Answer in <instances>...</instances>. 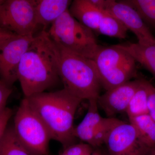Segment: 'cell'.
Instances as JSON below:
<instances>
[{"label": "cell", "mask_w": 155, "mask_h": 155, "mask_svg": "<svg viewBox=\"0 0 155 155\" xmlns=\"http://www.w3.org/2000/svg\"><path fill=\"white\" fill-rule=\"evenodd\" d=\"M60 51L47 31L34 37L19 64L17 72L25 97L43 92L57 84L59 75Z\"/></svg>", "instance_id": "obj_1"}, {"label": "cell", "mask_w": 155, "mask_h": 155, "mask_svg": "<svg viewBox=\"0 0 155 155\" xmlns=\"http://www.w3.org/2000/svg\"><path fill=\"white\" fill-rule=\"evenodd\" d=\"M25 98L47 127L52 139L64 149L74 144V118L83 100L64 88Z\"/></svg>", "instance_id": "obj_2"}, {"label": "cell", "mask_w": 155, "mask_h": 155, "mask_svg": "<svg viewBox=\"0 0 155 155\" xmlns=\"http://www.w3.org/2000/svg\"><path fill=\"white\" fill-rule=\"evenodd\" d=\"M57 46L59 77L64 88L83 101L97 99L102 86L93 60Z\"/></svg>", "instance_id": "obj_3"}, {"label": "cell", "mask_w": 155, "mask_h": 155, "mask_svg": "<svg viewBox=\"0 0 155 155\" xmlns=\"http://www.w3.org/2000/svg\"><path fill=\"white\" fill-rule=\"evenodd\" d=\"M92 60L101 85L106 91L138 77L136 61L118 45H100Z\"/></svg>", "instance_id": "obj_4"}, {"label": "cell", "mask_w": 155, "mask_h": 155, "mask_svg": "<svg viewBox=\"0 0 155 155\" xmlns=\"http://www.w3.org/2000/svg\"><path fill=\"white\" fill-rule=\"evenodd\" d=\"M47 31L58 46L91 60L100 46L94 31L72 17L69 9L50 26Z\"/></svg>", "instance_id": "obj_5"}, {"label": "cell", "mask_w": 155, "mask_h": 155, "mask_svg": "<svg viewBox=\"0 0 155 155\" xmlns=\"http://www.w3.org/2000/svg\"><path fill=\"white\" fill-rule=\"evenodd\" d=\"M14 119L15 135L29 155H48L51 134L26 98L20 102Z\"/></svg>", "instance_id": "obj_6"}, {"label": "cell", "mask_w": 155, "mask_h": 155, "mask_svg": "<svg viewBox=\"0 0 155 155\" xmlns=\"http://www.w3.org/2000/svg\"><path fill=\"white\" fill-rule=\"evenodd\" d=\"M36 0H3L0 4V28L17 35H34L38 25Z\"/></svg>", "instance_id": "obj_7"}, {"label": "cell", "mask_w": 155, "mask_h": 155, "mask_svg": "<svg viewBox=\"0 0 155 155\" xmlns=\"http://www.w3.org/2000/svg\"><path fill=\"white\" fill-rule=\"evenodd\" d=\"M104 144L109 155H147L151 150L142 141L132 124L121 120L110 131Z\"/></svg>", "instance_id": "obj_8"}, {"label": "cell", "mask_w": 155, "mask_h": 155, "mask_svg": "<svg viewBox=\"0 0 155 155\" xmlns=\"http://www.w3.org/2000/svg\"><path fill=\"white\" fill-rule=\"evenodd\" d=\"M34 35H16L0 45L1 80L12 87L17 81L21 59L33 40Z\"/></svg>", "instance_id": "obj_9"}, {"label": "cell", "mask_w": 155, "mask_h": 155, "mask_svg": "<svg viewBox=\"0 0 155 155\" xmlns=\"http://www.w3.org/2000/svg\"><path fill=\"white\" fill-rule=\"evenodd\" d=\"M104 11L118 19L127 30L132 31L137 38L139 44L155 45V37L132 7L121 1L105 0Z\"/></svg>", "instance_id": "obj_10"}, {"label": "cell", "mask_w": 155, "mask_h": 155, "mask_svg": "<svg viewBox=\"0 0 155 155\" xmlns=\"http://www.w3.org/2000/svg\"><path fill=\"white\" fill-rule=\"evenodd\" d=\"M144 79L138 78L106 91L97 99L99 108L108 118H115L117 114L126 113L130 100Z\"/></svg>", "instance_id": "obj_11"}, {"label": "cell", "mask_w": 155, "mask_h": 155, "mask_svg": "<svg viewBox=\"0 0 155 155\" xmlns=\"http://www.w3.org/2000/svg\"><path fill=\"white\" fill-rule=\"evenodd\" d=\"M87 113L83 120L77 126L74 127L73 135L91 146L96 130L104 120L100 115L97 99L88 101Z\"/></svg>", "instance_id": "obj_12"}, {"label": "cell", "mask_w": 155, "mask_h": 155, "mask_svg": "<svg viewBox=\"0 0 155 155\" xmlns=\"http://www.w3.org/2000/svg\"><path fill=\"white\" fill-rule=\"evenodd\" d=\"M70 0H36L35 17L38 26H43L45 30L69 8Z\"/></svg>", "instance_id": "obj_13"}, {"label": "cell", "mask_w": 155, "mask_h": 155, "mask_svg": "<svg viewBox=\"0 0 155 155\" xmlns=\"http://www.w3.org/2000/svg\"><path fill=\"white\" fill-rule=\"evenodd\" d=\"M69 11L78 21L97 33L104 11L97 8L89 0H74Z\"/></svg>", "instance_id": "obj_14"}, {"label": "cell", "mask_w": 155, "mask_h": 155, "mask_svg": "<svg viewBox=\"0 0 155 155\" xmlns=\"http://www.w3.org/2000/svg\"><path fill=\"white\" fill-rule=\"evenodd\" d=\"M118 45L155 77V45H143L138 43Z\"/></svg>", "instance_id": "obj_15"}, {"label": "cell", "mask_w": 155, "mask_h": 155, "mask_svg": "<svg viewBox=\"0 0 155 155\" xmlns=\"http://www.w3.org/2000/svg\"><path fill=\"white\" fill-rule=\"evenodd\" d=\"M142 141L149 148L155 147V122L148 114L129 119Z\"/></svg>", "instance_id": "obj_16"}, {"label": "cell", "mask_w": 155, "mask_h": 155, "mask_svg": "<svg viewBox=\"0 0 155 155\" xmlns=\"http://www.w3.org/2000/svg\"><path fill=\"white\" fill-rule=\"evenodd\" d=\"M151 84L144 79L134 95L126 112L129 119L148 114V97Z\"/></svg>", "instance_id": "obj_17"}, {"label": "cell", "mask_w": 155, "mask_h": 155, "mask_svg": "<svg viewBox=\"0 0 155 155\" xmlns=\"http://www.w3.org/2000/svg\"><path fill=\"white\" fill-rule=\"evenodd\" d=\"M127 28L118 19L104 11L97 33L110 37L125 39L127 36Z\"/></svg>", "instance_id": "obj_18"}, {"label": "cell", "mask_w": 155, "mask_h": 155, "mask_svg": "<svg viewBox=\"0 0 155 155\" xmlns=\"http://www.w3.org/2000/svg\"><path fill=\"white\" fill-rule=\"evenodd\" d=\"M0 155H30L19 142L13 126L7 127L0 140Z\"/></svg>", "instance_id": "obj_19"}, {"label": "cell", "mask_w": 155, "mask_h": 155, "mask_svg": "<svg viewBox=\"0 0 155 155\" xmlns=\"http://www.w3.org/2000/svg\"><path fill=\"white\" fill-rule=\"evenodd\" d=\"M121 2L134 9L148 27L155 28V0H125Z\"/></svg>", "instance_id": "obj_20"}, {"label": "cell", "mask_w": 155, "mask_h": 155, "mask_svg": "<svg viewBox=\"0 0 155 155\" xmlns=\"http://www.w3.org/2000/svg\"><path fill=\"white\" fill-rule=\"evenodd\" d=\"M93 151V147L87 143H74L64 149L60 155H89Z\"/></svg>", "instance_id": "obj_21"}, {"label": "cell", "mask_w": 155, "mask_h": 155, "mask_svg": "<svg viewBox=\"0 0 155 155\" xmlns=\"http://www.w3.org/2000/svg\"><path fill=\"white\" fill-rule=\"evenodd\" d=\"M12 93V87L0 80V114L6 108L7 101Z\"/></svg>", "instance_id": "obj_22"}, {"label": "cell", "mask_w": 155, "mask_h": 155, "mask_svg": "<svg viewBox=\"0 0 155 155\" xmlns=\"http://www.w3.org/2000/svg\"><path fill=\"white\" fill-rule=\"evenodd\" d=\"M13 114V110L10 108L6 107L0 114V140L2 137L7 129L9 120Z\"/></svg>", "instance_id": "obj_23"}, {"label": "cell", "mask_w": 155, "mask_h": 155, "mask_svg": "<svg viewBox=\"0 0 155 155\" xmlns=\"http://www.w3.org/2000/svg\"><path fill=\"white\" fill-rule=\"evenodd\" d=\"M148 114L155 122V87L151 84L148 97Z\"/></svg>", "instance_id": "obj_24"}, {"label": "cell", "mask_w": 155, "mask_h": 155, "mask_svg": "<svg viewBox=\"0 0 155 155\" xmlns=\"http://www.w3.org/2000/svg\"><path fill=\"white\" fill-rule=\"evenodd\" d=\"M15 35H16L10 31L0 28V45Z\"/></svg>", "instance_id": "obj_25"}, {"label": "cell", "mask_w": 155, "mask_h": 155, "mask_svg": "<svg viewBox=\"0 0 155 155\" xmlns=\"http://www.w3.org/2000/svg\"><path fill=\"white\" fill-rule=\"evenodd\" d=\"M89 155H104L103 153L101 152L100 151V150H94L93 152L91 153V154Z\"/></svg>", "instance_id": "obj_26"}, {"label": "cell", "mask_w": 155, "mask_h": 155, "mask_svg": "<svg viewBox=\"0 0 155 155\" xmlns=\"http://www.w3.org/2000/svg\"><path fill=\"white\" fill-rule=\"evenodd\" d=\"M147 155H155V147L151 150Z\"/></svg>", "instance_id": "obj_27"}, {"label": "cell", "mask_w": 155, "mask_h": 155, "mask_svg": "<svg viewBox=\"0 0 155 155\" xmlns=\"http://www.w3.org/2000/svg\"><path fill=\"white\" fill-rule=\"evenodd\" d=\"M3 0H0V4H1V3L2 2Z\"/></svg>", "instance_id": "obj_28"}]
</instances>
